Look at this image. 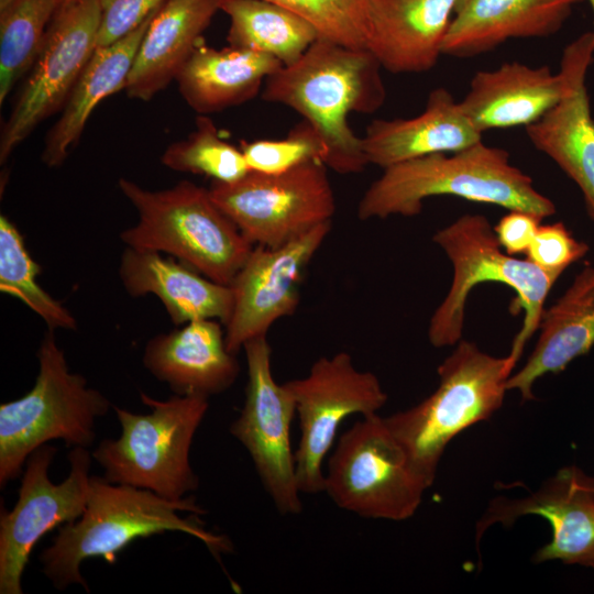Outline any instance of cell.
I'll return each mask as SVG.
<instances>
[{"instance_id": "1", "label": "cell", "mask_w": 594, "mask_h": 594, "mask_svg": "<svg viewBox=\"0 0 594 594\" xmlns=\"http://www.w3.org/2000/svg\"><path fill=\"white\" fill-rule=\"evenodd\" d=\"M381 69L369 50L319 36L298 61L267 77L262 98L292 108L315 128L328 150L327 167L358 174L369 162L348 119L352 112L373 113L385 102Z\"/></svg>"}, {"instance_id": "2", "label": "cell", "mask_w": 594, "mask_h": 594, "mask_svg": "<svg viewBox=\"0 0 594 594\" xmlns=\"http://www.w3.org/2000/svg\"><path fill=\"white\" fill-rule=\"evenodd\" d=\"M206 514L194 496L169 501L148 490L90 476L85 512L58 528L52 544L38 557L42 571L57 590L78 584L88 592L80 573L82 561L103 558L113 563L117 553L135 539L164 531L188 534L219 559L232 552L233 546L224 535L205 528L198 516Z\"/></svg>"}, {"instance_id": "3", "label": "cell", "mask_w": 594, "mask_h": 594, "mask_svg": "<svg viewBox=\"0 0 594 594\" xmlns=\"http://www.w3.org/2000/svg\"><path fill=\"white\" fill-rule=\"evenodd\" d=\"M447 154H430L384 168L362 196L359 219L414 217L421 212L427 198L442 195L528 211L542 219L556 213L554 204L534 187L527 174L512 165L506 150L481 141Z\"/></svg>"}, {"instance_id": "4", "label": "cell", "mask_w": 594, "mask_h": 594, "mask_svg": "<svg viewBox=\"0 0 594 594\" xmlns=\"http://www.w3.org/2000/svg\"><path fill=\"white\" fill-rule=\"evenodd\" d=\"M138 222L120 233L130 248L166 253L204 276L230 285L254 245L213 201L210 190L183 180L150 190L120 178Z\"/></svg>"}, {"instance_id": "5", "label": "cell", "mask_w": 594, "mask_h": 594, "mask_svg": "<svg viewBox=\"0 0 594 594\" xmlns=\"http://www.w3.org/2000/svg\"><path fill=\"white\" fill-rule=\"evenodd\" d=\"M518 361L492 356L466 340L438 366L439 385L419 404L384 420L429 488L449 442L490 419L502 405Z\"/></svg>"}, {"instance_id": "6", "label": "cell", "mask_w": 594, "mask_h": 594, "mask_svg": "<svg viewBox=\"0 0 594 594\" xmlns=\"http://www.w3.org/2000/svg\"><path fill=\"white\" fill-rule=\"evenodd\" d=\"M34 386L19 399L0 405V487L16 479L29 455L51 440L90 447L96 420L111 407L80 374L69 371L64 351L48 329L37 353Z\"/></svg>"}, {"instance_id": "7", "label": "cell", "mask_w": 594, "mask_h": 594, "mask_svg": "<svg viewBox=\"0 0 594 594\" xmlns=\"http://www.w3.org/2000/svg\"><path fill=\"white\" fill-rule=\"evenodd\" d=\"M148 414L113 406L121 426L118 439H103L91 453L114 484L144 488L169 501H182L199 487L189 454L209 408V399L174 394L158 400L141 393Z\"/></svg>"}, {"instance_id": "8", "label": "cell", "mask_w": 594, "mask_h": 594, "mask_svg": "<svg viewBox=\"0 0 594 594\" xmlns=\"http://www.w3.org/2000/svg\"><path fill=\"white\" fill-rule=\"evenodd\" d=\"M433 241L450 258L453 277L449 293L430 319V343L436 348L458 343L470 292L480 283L497 282L516 292L515 307L525 311L509 353L518 361L525 344L539 328L544 300L556 279L528 258H516L503 251L494 228L483 215L460 217L439 230Z\"/></svg>"}, {"instance_id": "9", "label": "cell", "mask_w": 594, "mask_h": 594, "mask_svg": "<svg viewBox=\"0 0 594 594\" xmlns=\"http://www.w3.org/2000/svg\"><path fill=\"white\" fill-rule=\"evenodd\" d=\"M427 488L378 414L362 416L340 436L324 472L323 493L339 508L370 519L410 518Z\"/></svg>"}, {"instance_id": "10", "label": "cell", "mask_w": 594, "mask_h": 594, "mask_svg": "<svg viewBox=\"0 0 594 594\" xmlns=\"http://www.w3.org/2000/svg\"><path fill=\"white\" fill-rule=\"evenodd\" d=\"M327 166L311 161L288 172L250 170L232 183L213 182V201L253 244L284 245L331 221L336 199Z\"/></svg>"}, {"instance_id": "11", "label": "cell", "mask_w": 594, "mask_h": 594, "mask_svg": "<svg viewBox=\"0 0 594 594\" xmlns=\"http://www.w3.org/2000/svg\"><path fill=\"white\" fill-rule=\"evenodd\" d=\"M285 384L299 419L300 438L295 450L299 491L308 495L323 493L322 464L341 422L356 414H377L387 394L377 376L358 370L346 352L319 358L305 377Z\"/></svg>"}, {"instance_id": "12", "label": "cell", "mask_w": 594, "mask_h": 594, "mask_svg": "<svg viewBox=\"0 0 594 594\" xmlns=\"http://www.w3.org/2000/svg\"><path fill=\"white\" fill-rule=\"evenodd\" d=\"M243 350L248 366L245 398L229 431L248 451L276 510L284 516L297 515L302 504L290 439L295 400L286 384L274 378L266 336L248 341Z\"/></svg>"}, {"instance_id": "13", "label": "cell", "mask_w": 594, "mask_h": 594, "mask_svg": "<svg viewBox=\"0 0 594 594\" xmlns=\"http://www.w3.org/2000/svg\"><path fill=\"white\" fill-rule=\"evenodd\" d=\"M43 444L25 462L19 498L14 507L0 514V594H22V575L36 542L48 531L77 520L85 512L91 454L75 447L68 453L70 472L59 484L48 470L56 454Z\"/></svg>"}, {"instance_id": "14", "label": "cell", "mask_w": 594, "mask_h": 594, "mask_svg": "<svg viewBox=\"0 0 594 594\" xmlns=\"http://www.w3.org/2000/svg\"><path fill=\"white\" fill-rule=\"evenodd\" d=\"M98 0L59 7L11 113L2 127L0 162L46 118L64 108L78 77L97 48Z\"/></svg>"}, {"instance_id": "15", "label": "cell", "mask_w": 594, "mask_h": 594, "mask_svg": "<svg viewBox=\"0 0 594 594\" xmlns=\"http://www.w3.org/2000/svg\"><path fill=\"white\" fill-rule=\"evenodd\" d=\"M330 230L331 221L277 248L254 245L229 285L233 307L224 334L231 353L266 336L275 321L295 312L302 273Z\"/></svg>"}, {"instance_id": "16", "label": "cell", "mask_w": 594, "mask_h": 594, "mask_svg": "<svg viewBox=\"0 0 594 594\" xmlns=\"http://www.w3.org/2000/svg\"><path fill=\"white\" fill-rule=\"evenodd\" d=\"M538 515L552 529L551 541L532 558L535 563L560 560L594 569V477L575 465L560 469L525 497L494 498L476 524V547L494 524L510 527L522 516Z\"/></svg>"}, {"instance_id": "17", "label": "cell", "mask_w": 594, "mask_h": 594, "mask_svg": "<svg viewBox=\"0 0 594 594\" xmlns=\"http://www.w3.org/2000/svg\"><path fill=\"white\" fill-rule=\"evenodd\" d=\"M594 33L585 32L563 51L560 73L564 94L537 122L526 127L532 145L579 186L594 220V120L585 87L593 61Z\"/></svg>"}, {"instance_id": "18", "label": "cell", "mask_w": 594, "mask_h": 594, "mask_svg": "<svg viewBox=\"0 0 594 594\" xmlns=\"http://www.w3.org/2000/svg\"><path fill=\"white\" fill-rule=\"evenodd\" d=\"M222 322L216 319L190 321L147 341L144 367L170 391L182 396L208 398L229 389L240 365L226 344Z\"/></svg>"}, {"instance_id": "19", "label": "cell", "mask_w": 594, "mask_h": 594, "mask_svg": "<svg viewBox=\"0 0 594 594\" xmlns=\"http://www.w3.org/2000/svg\"><path fill=\"white\" fill-rule=\"evenodd\" d=\"M584 0H458L442 54L470 58L510 38L557 33Z\"/></svg>"}, {"instance_id": "20", "label": "cell", "mask_w": 594, "mask_h": 594, "mask_svg": "<svg viewBox=\"0 0 594 594\" xmlns=\"http://www.w3.org/2000/svg\"><path fill=\"white\" fill-rule=\"evenodd\" d=\"M482 132L472 123L444 88L428 95L424 111L414 118L377 119L362 136L369 164L382 167L436 153H453L482 141Z\"/></svg>"}, {"instance_id": "21", "label": "cell", "mask_w": 594, "mask_h": 594, "mask_svg": "<svg viewBox=\"0 0 594 594\" xmlns=\"http://www.w3.org/2000/svg\"><path fill=\"white\" fill-rule=\"evenodd\" d=\"M119 277L132 297L155 295L175 326L199 319H216L226 326L231 317L230 286L162 253L127 246L120 258Z\"/></svg>"}, {"instance_id": "22", "label": "cell", "mask_w": 594, "mask_h": 594, "mask_svg": "<svg viewBox=\"0 0 594 594\" xmlns=\"http://www.w3.org/2000/svg\"><path fill=\"white\" fill-rule=\"evenodd\" d=\"M458 0H371L369 50L393 74L431 69Z\"/></svg>"}, {"instance_id": "23", "label": "cell", "mask_w": 594, "mask_h": 594, "mask_svg": "<svg viewBox=\"0 0 594 594\" xmlns=\"http://www.w3.org/2000/svg\"><path fill=\"white\" fill-rule=\"evenodd\" d=\"M564 94V78L544 65L513 62L480 70L470 81L461 108L483 133L492 129L525 128L537 122Z\"/></svg>"}, {"instance_id": "24", "label": "cell", "mask_w": 594, "mask_h": 594, "mask_svg": "<svg viewBox=\"0 0 594 594\" xmlns=\"http://www.w3.org/2000/svg\"><path fill=\"white\" fill-rule=\"evenodd\" d=\"M226 0H166L154 13L127 79L130 98L151 100L176 80Z\"/></svg>"}, {"instance_id": "25", "label": "cell", "mask_w": 594, "mask_h": 594, "mask_svg": "<svg viewBox=\"0 0 594 594\" xmlns=\"http://www.w3.org/2000/svg\"><path fill=\"white\" fill-rule=\"evenodd\" d=\"M537 344L526 364L507 381L522 400L535 399L534 383L547 373H560L594 345V267L586 266L566 292L543 310Z\"/></svg>"}, {"instance_id": "26", "label": "cell", "mask_w": 594, "mask_h": 594, "mask_svg": "<svg viewBox=\"0 0 594 594\" xmlns=\"http://www.w3.org/2000/svg\"><path fill=\"white\" fill-rule=\"evenodd\" d=\"M284 66L275 57L245 48H216L202 41L176 77L186 103L207 116L253 99L267 77Z\"/></svg>"}, {"instance_id": "27", "label": "cell", "mask_w": 594, "mask_h": 594, "mask_svg": "<svg viewBox=\"0 0 594 594\" xmlns=\"http://www.w3.org/2000/svg\"><path fill=\"white\" fill-rule=\"evenodd\" d=\"M154 13L124 37L95 50L78 77L59 119L46 135L42 152L45 165L48 167L62 165L69 150L79 140L96 107L109 96L125 89L138 48Z\"/></svg>"}, {"instance_id": "28", "label": "cell", "mask_w": 594, "mask_h": 594, "mask_svg": "<svg viewBox=\"0 0 594 594\" xmlns=\"http://www.w3.org/2000/svg\"><path fill=\"white\" fill-rule=\"evenodd\" d=\"M230 46L271 55L284 66L298 61L319 37L305 19L270 0H226Z\"/></svg>"}, {"instance_id": "29", "label": "cell", "mask_w": 594, "mask_h": 594, "mask_svg": "<svg viewBox=\"0 0 594 594\" xmlns=\"http://www.w3.org/2000/svg\"><path fill=\"white\" fill-rule=\"evenodd\" d=\"M58 0H12L0 9V103L40 54Z\"/></svg>"}, {"instance_id": "30", "label": "cell", "mask_w": 594, "mask_h": 594, "mask_svg": "<svg viewBox=\"0 0 594 594\" xmlns=\"http://www.w3.org/2000/svg\"><path fill=\"white\" fill-rule=\"evenodd\" d=\"M40 273L41 266L30 255L19 229L1 215L0 292L21 300L43 319L48 329L75 330V317L38 284Z\"/></svg>"}, {"instance_id": "31", "label": "cell", "mask_w": 594, "mask_h": 594, "mask_svg": "<svg viewBox=\"0 0 594 594\" xmlns=\"http://www.w3.org/2000/svg\"><path fill=\"white\" fill-rule=\"evenodd\" d=\"M161 162L169 169L204 175L219 183L235 182L250 172L241 148L226 141L204 114L197 117L196 129L185 140L168 145Z\"/></svg>"}, {"instance_id": "32", "label": "cell", "mask_w": 594, "mask_h": 594, "mask_svg": "<svg viewBox=\"0 0 594 594\" xmlns=\"http://www.w3.org/2000/svg\"><path fill=\"white\" fill-rule=\"evenodd\" d=\"M308 21L319 36L353 48H366L371 0H270Z\"/></svg>"}, {"instance_id": "33", "label": "cell", "mask_w": 594, "mask_h": 594, "mask_svg": "<svg viewBox=\"0 0 594 594\" xmlns=\"http://www.w3.org/2000/svg\"><path fill=\"white\" fill-rule=\"evenodd\" d=\"M250 170L275 175L311 161L326 165L328 150L315 128L302 119L284 139L242 141L240 146Z\"/></svg>"}, {"instance_id": "34", "label": "cell", "mask_w": 594, "mask_h": 594, "mask_svg": "<svg viewBox=\"0 0 594 594\" xmlns=\"http://www.w3.org/2000/svg\"><path fill=\"white\" fill-rule=\"evenodd\" d=\"M585 242L573 238L563 222L540 224L527 251V258L556 280L588 251Z\"/></svg>"}, {"instance_id": "35", "label": "cell", "mask_w": 594, "mask_h": 594, "mask_svg": "<svg viewBox=\"0 0 594 594\" xmlns=\"http://www.w3.org/2000/svg\"><path fill=\"white\" fill-rule=\"evenodd\" d=\"M166 0H98L97 47L108 46L140 26Z\"/></svg>"}, {"instance_id": "36", "label": "cell", "mask_w": 594, "mask_h": 594, "mask_svg": "<svg viewBox=\"0 0 594 594\" xmlns=\"http://www.w3.org/2000/svg\"><path fill=\"white\" fill-rule=\"evenodd\" d=\"M542 218L528 211L509 210L494 227L501 246L509 255L527 253Z\"/></svg>"}, {"instance_id": "37", "label": "cell", "mask_w": 594, "mask_h": 594, "mask_svg": "<svg viewBox=\"0 0 594 594\" xmlns=\"http://www.w3.org/2000/svg\"><path fill=\"white\" fill-rule=\"evenodd\" d=\"M79 0H58V3H59V7H65V6H68V4H72L74 2H77Z\"/></svg>"}, {"instance_id": "38", "label": "cell", "mask_w": 594, "mask_h": 594, "mask_svg": "<svg viewBox=\"0 0 594 594\" xmlns=\"http://www.w3.org/2000/svg\"><path fill=\"white\" fill-rule=\"evenodd\" d=\"M12 0H0V9L4 8Z\"/></svg>"}, {"instance_id": "39", "label": "cell", "mask_w": 594, "mask_h": 594, "mask_svg": "<svg viewBox=\"0 0 594 594\" xmlns=\"http://www.w3.org/2000/svg\"><path fill=\"white\" fill-rule=\"evenodd\" d=\"M591 7H592V10H593V13H594V0H588ZM593 33H594V30H593Z\"/></svg>"}]
</instances>
